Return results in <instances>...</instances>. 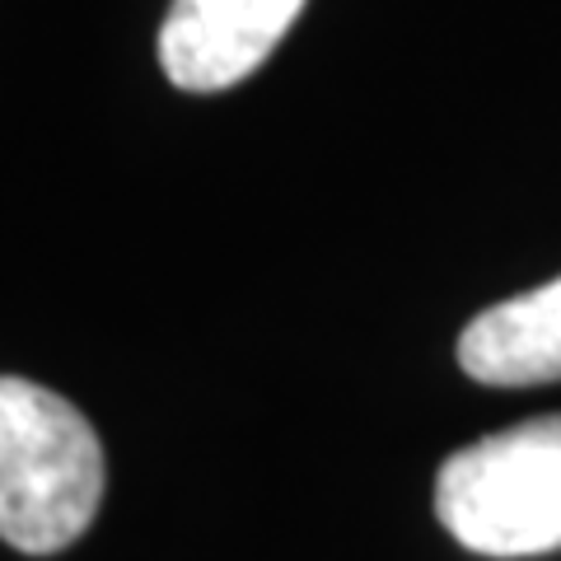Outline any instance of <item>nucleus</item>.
<instances>
[{
	"mask_svg": "<svg viewBox=\"0 0 561 561\" xmlns=\"http://www.w3.org/2000/svg\"><path fill=\"white\" fill-rule=\"evenodd\" d=\"M459 365L496 389L561 379V276L482 309L459 337Z\"/></svg>",
	"mask_w": 561,
	"mask_h": 561,
	"instance_id": "obj_4",
	"label": "nucleus"
},
{
	"mask_svg": "<svg viewBox=\"0 0 561 561\" xmlns=\"http://www.w3.org/2000/svg\"><path fill=\"white\" fill-rule=\"evenodd\" d=\"M103 501V445L80 408L0 375V538L28 557L70 548Z\"/></svg>",
	"mask_w": 561,
	"mask_h": 561,
	"instance_id": "obj_1",
	"label": "nucleus"
},
{
	"mask_svg": "<svg viewBox=\"0 0 561 561\" xmlns=\"http://www.w3.org/2000/svg\"><path fill=\"white\" fill-rule=\"evenodd\" d=\"M305 0H173L160 28V66L187 94L249 80L290 33Z\"/></svg>",
	"mask_w": 561,
	"mask_h": 561,
	"instance_id": "obj_3",
	"label": "nucleus"
},
{
	"mask_svg": "<svg viewBox=\"0 0 561 561\" xmlns=\"http://www.w3.org/2000/svg\"><path fill=\"white\" fill-rule=\"evenodd\" d=\"M435 515L478 557L561 548V416H534L454 449L435 478Z\"/></svg>",
	"mask_w": 561,
	"mask_h": 561,
	"instance_id": "obj_2",
	"label": "nucleus"
}]
</instances>
